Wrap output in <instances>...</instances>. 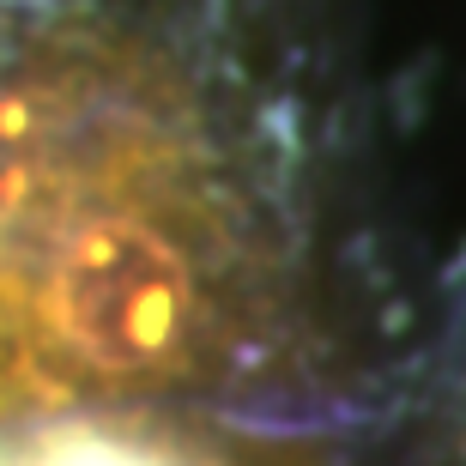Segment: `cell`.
I'll return each mask as SVG.
<instances>
[{
    "label": "cell",
    "mask_w": 466,
    "mask_h": 466,
    "mask_svg": "<svg viewBox=\"0 0 466 466\" xmlns=\"http://www.w3.org/2000/svg\"><path fill=\"white\" fill-rule=\"evenodd\" d=\"M134 0H0V406L170 351L230 285L200 79Z\"/></svg>",
    "instance_id": "cell-1"
}]
</instances>
